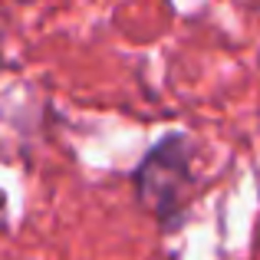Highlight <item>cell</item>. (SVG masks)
Segmentation results:
<instances>
[{
  "label": "cell",
  "mask_w": 260,
  "mask_h": 260,
  "mask_svg": "<svg viewBox=\"0 0 260 260\" xmlns=\"http://www.w3.org/2000/svg\"><path fill=\"white\" fill-rule=\"evenodd\" d=\"M135 198L145 211H152L165 234H175L184 224V201L194 184L191 175V142L184 132H172L155 142L132 172Z\"/></svg>",
  "instance_id": "1"
}]
</instances>
